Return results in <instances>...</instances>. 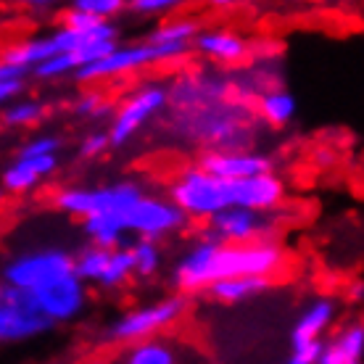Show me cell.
<instances>
[{
	"instance_id": "cell-6",
	"label": "cell",
	"mask_w": 364,
	"mask_h": 364,
	"mask_svg": "<svg viewBox=\"0 0 364 364\" xmlns=\"http://www.w3.org/2000/svg\"><path fill=\"white\" fill-rule=\"evenodd\" d=\"M193 46H159L148 43L146 37L137 43H122L111 55L100 58L98 64H90L74 74V80L82 85L106 82L117 77L143 72L148 66H164V64H180L185 55L191 53Z\"/></svg>"
},
{
	"instance_id": "cell-21",
	"label": "cell",
	"mask_w": 364,
	"mask_h": 364,
	"mask_svg": "<svg viewBox=\"0 0 364 364\" xmlns=\"http://www.w3.org/2000/svg\"><path fill=\"white\" fill-rule=\"evenodd\" d=\"M254 111L256 117L264 122L267 127H288L296 114H299V100L293 95L288 87H282V85H272V87H267L254 103Z\"/></svg>"
},
{
	"instance_id": "cell-5",
	"label": "cell",
	"mask_w": 364,
	"mask_h": 364,
	"mask_svg": "<svg viewBox=\"0 0 364 364\" xmlns=\"http://www.w3.org/2000/svg\"><path fill=\"white\" fill-rule=\"evenodd\" d=\"M146 196V188L135 180H119L111 185H98V188H87V185H66L58 188L53 196V206L61 214L72 219L95 217V214H122L127 219L137 200Z\"/></svg>"
},
{
	"instance_id": "cell-15",
	"label": "cell",
	"mask_w": 364,
	"mask_h": 364,
	"mask_svg": "<svg viewBox=\"0 0 364 364\" xmlns=\"http://www.w3.org/2000/svg\"><path fill=\"white\" fill-rule=\"evenodd\" d=\"M35 299L53 325H69L82 317L87 309V285L74 272L48 285L46 291L35 293Z\"/></svg>"
},
{
	"instance_id": "cell-9",
	"label": "cell",
	"mask_w": 364,
	"mask_h": 364,
	"mask_svg": "<svg viewBox=\"0 0 364 364\" xmlns=\"http://www.w3.org/2000/svg\"><path fill=\"white\" fill-rule=\"evenodd\" d=\"M53 328L55 325L37 304L35 293L18 291L11 285L0 288V341L6 346L29 343L50 333Z\"/></svg>"
},
{
	"instance_id": "cell-19",
	"label": "cell",
	"mask_w": 364,
	"mask_h": 364,
	"mask_svg": "<svg viewBox=\"0 0 364 364\" xmlns=\"http://www.w3.org/2000/svg\"><path fill=\"white\" fill-rule=\"evenodd\" d=\"M58 156H43V159H11L3 174H0V185L9 196H27L35 193L48 177H53L58 169Z\"/></svg>"
},
{
	"instance_id": "cell-7",
	"label": "cell",
	"mask_w": 364,
	"mask_h": 364,
	"mask_svg": "<svg viewBox=\"0 0 364 364\" xmlns=\"http://www.w3.org/2000/svg\"><path fill=\"white\" fill-rule=\"evenodd\" d=\"M166 196L188 214V219L209 222L222 211L232 209L230 182L203 172L200 166H188V169L174 174Z\"/></svg>"
},
{
	"instance_id": "cell-18",
	"label": "cell",
	"mask_w": 364,
	"mask_h": 364,
	"mask_svg": "<svg viewBox=\"0 0 364 364\" xmlns=\"http://www.w3.org/2000/svg\"><path fill=\"white\" fill-rule=\"evenodd\" d=\"M193 50L217 66H240L251 55L246 37L228 27H203L193 40Z\"/></svg>"
},
{
	"instance_id": "cell-35",
	"label": "cell",
	"mask_w": 364,
	"mask_h": 364,
	"mask_svg": "<svg viewBox=\"0 0 364 364\" xmlns=\"http://www.w3.org/2000/svg\"><path fill=\"white\" fill-rule=\"evenodd\" d=\"M319 356H322V343H299L291 346L280 364H319Z\"/></svg>"
},
{
	"instance_id": "cell-20",
	"label": "cell",
	"mask_w": 364,
	"mask_h": 364,
	"mask_svg": "<svg viewBox=\"0 0 364 364\" xmlns=\"http://www.w3.org/2000/svg\"><path fill=\"white\" fill-rule=\"evenodd\" d=\"M319 364H364V319L341 322L325 341Z\"/></svg>"
},
{
	"instance_id": "cell-30",
	"label": "cell",
	"mask_w": 364,
	"mask_h": 364,
	"mask_svg": "<svg viewBox=\"0 0 364 364\" xmlns=\"http://www.w3.org/2000/svg\"><path fill=\"white\" fill-rule=\"evenodd\" d=\"M77 72H80L77 55L66 53V55H55V58H50L46 64H40L35 72H32V77L40 80V82H55V80H64V77H72L74 80Z\"/></svg>"
},
{
	"instance_id": "cell-28",
	"label": "cell",
	"mask_w": 364,
	"mask_h": 364,
	"mask_svg": "<svg viewBox=\"0 0 364 364\" xmlns=\"http://www.w3.org/2000/svg\"><path fill=\"white\" fill-rule=\"evenodd\" d=\"M72 109H74V114H77V117L92 119V122L109 119V124H111V119H114V114H117V106H114V103H111L106 95H100L98 90L82 92L80 98L74 100Z\"/></svg>"
},
{
	"instance_id": "cell-25",
	"label": "cell",
	"mask_w": 364,
	"mask_h": 364,
	"mask_svg": "<svg viewBox=\"0 0 364 364\" xmlns=\"http://www.w3.org/2000/svg\"><path fill=\"white\" fill-rule=\"evenodd\" d=\"M119 364H182V354L177 343L166 341V338H151L143 343L129 346Z\"/></svg>"
},
{
	"instance_id": "cell-3",
	"label": "cell",
	"mask_w": 364,
	"mask_h": 364,
	"mask_svg": "<svg viewBox=\"0 0 364 364\" xmlns=\"http://www.w3.org/2000/svg\"><path fill=\"white\" fill-rule=\"evenodd\" d=\"M66 274H74V254L58 243L16 248L3 262V285L18 291L40 293Z\"/></svg>"
},
{
	"instance_id": "cell-37",
	"label": "cell",
	"mask_w": 364,
	"mask_h": 364,
	"mask_svg": "<svg viewBox=\"0 0 364 364\" xmlns=\"http://www.w3.org/2000/svg\"><path fill=\"white\" fill-rule=\"evenodd\" d=\"M90 364H106V362H90Z\"/></svg>"
},
{
	"instance_id": "cell-33",
	"label": "cell",
	"mask_w": 364,
	"mask_h": 364,
	"mask_svg": "<svg viewBox=\"0 0 364 364\" xmlns=\"http://www.w3.org/2000/svg\"><path fill=\"white\" fill-rule=\"evenodd\" d=\"M69 9L90 14V16L103 18V21H114V16H119L122 11L127 9V3L124 0H74Z\"/></svg>"
},
{
	"instance_id": "cell-17",
	"label": "cell",
	"mask_w": 364,
	"mask_h": 364,
	"mask_svg": "<svg viewBox=\"0 0 364 364\" xmlns=\"http://www.w3.org/2000/svg\"><path fill=\"white\" fill-rule=\"evenodd\" d=\"M230 193H232V206L264 211V214H277L282 209L285 198H288V185L282 182L280 174L274 172L230 182Z\"/></svg>"
},
{
	"instance_id": "cell-8",
	"label": "cell",
	"mask_w": 364,
	"mask_h": 364,
	"mask_svg": "<svg viewBox=\"0 0 364 364\" xmlns=\"http://www.w3.org/2000/svg\"><path fill=\"white\" fill-rule=\"evenodd\" d=\"M164 109H169V85L159 80L140 82L117 103V114L109 124L111 148L127 146L129 140L148 127Z\"/></svg>"
},
{
	"instance_id": "cell-12",
	"label": "cell",
	"mask_w": 364,
	"mask_h": 364,
	"mask_svg": "<svg viewBox=\"0 0 364 364\" xmlns=\"http://www.w3.org/2000/svg\"><path fill=\"white\" fill-rule=\"evenodd\" d=\"M280 222V214H264V211L232 206V209L209 219L203 235L214 237L219 243H230V246H246V243H256V240L277 237Z\"/></svg>"
},
{
	"instance_id": "cell-29",
	"label": "cell",
	"mask_w": 364,
	"mask_h": 364,
	"mask_svg": "<svg viewBox=\"0 0 364 364\" xmlns=\"http://www.w3.org/2000/svg\"><path fill=\"white\" fill-rule=\"evenodd\" d=\"M29 77H32V74L24 72V69H18V66L0 64V103L9 106L14 100L24 98Z\"/></svg>"
},
{
	"instance_id": "cell-32",
	"label": "cell",
	"mask_w": 364,
	"mask_h": 364,
	"mask_svg": "<svg viewBox=\"0 0 364 364\" xmlns=\"http://www.w3.org/2000/svg\"><path fill=\"white\" fill-rule=\"evenodd\" d=\"M180 0H129L127 11H132L140 18H172L174 11H180Z\"/></svg>"
},
{
	"instance_id": "cell-36",
	"label": "cell",
	"mask_w": 364,
	"mask_h": 364,
	"mask_svg": "<svg viewBox=\"0 0 364 364\" xmlns=\"http://www.w3.org/2000/svg\"><path fill=\"white\" fill-rule=\"evenodd\" d=\"M346 299L351 306H362L364 304V280H354L351 285H348Z\"/></svg>"
},
{
	"instance_id": "cell-22",
	"label": "cell",
	"mask_w": 364,
	"mask_h": 364,
	"mask_svg": "<svg viewBox=\"0 0 364 364\" xmlns=\"http://www.w3.org/2000/svg\"><path fill=\"white\" fill-rule=\"evenodd\" d=\"M80 230H82L85 240L98 248H124L129 246L127 237L132 235L127 219L122 214H95V217L85 219Z\"/></svg>"
},
{
	"instance_id": "cell-31",
	"label": "cell",
	"mask_w": 364,
	"mask_h": 364,
	"mask_svg": "<svg viewBox=\"0 0 364 364\" xmlns=\"http://www.w3.org/2000/svg\"><path fill=\"white\" fill-rule=\"evenodd\" d=\"M58 151H61V137L50 135V132H40V135L27 137L14 151V156L16 159H43V156H58Z\"/></svg>"
},
{
	"instance_id": "cell-16",
	"label": "cell",
	"mask_w": 364,
	"mask_h": 364,
	"mask_svg": "<svg viewBox=\"0 0 364 364\" xmlns=\"http://www.w3.org/2000/svg\"><path fill=\"white\" fill-rule=\"evenodd\" d=\"M338 304L336 296H314V299L299 311V317L293 319L291 333H288V343L299 346V343H322L330 336V330L338 325Z\"/></svg>"
},
{
	"instance_id": "cell-14",
	"label": "cell",
	"mask_w": 364,
	"mask_h": 364,
	"mask_svg": "<svg viewBox=\"0 0 364 364\" xmlns=\"http://www.w3.org/2000/svg\"><path fill=\"white\" fill-rule=\"evenodd\" d=\"M196 166L203 172L214 174L219 180L237 182L248 177H262L274 174V159L264 151L254 148H240V151H200Z\"/></svg>"
},
{
	"instance_id": "cell-13",
	"label": "cell",
	"mask_w": 364,
	"mask_h": 364,
	"mask_svg": "<svg viewBox=\"0 0 364 364\" xmlns=\"http://www.w3.org/2000/svg\"><path fill=\"white\" fill-rule=\"evenodd\" d=\"M188 222H191L188 214L169 196H154V193H146L127 214L129 232L140 240H154V243L182 232Z\"/></svg>"
},
{
	"instance_id": "cell-11",
	"label": "cell",
	"mask_w": 364,
	"mask_h": 364,
	"mask_svg": "<svg viewBox=\"0 0 364 364\" xmlns=\"http://www.w3.org/2000/svg\"><path fill=\"white\" fill-rule=\"evenodd\" d=\"M74 272L85 285L100 291H117L135 277V262L129 246L124 248H98L82 246L74 254Z\"/></svg>"
},
{
	"instance_id": "cell-34",
	"label": "cell",
	"mask_w": 364,
	"mask_h": 364,
	"mask_svg": "<svg viewBox=\"0 0 364 364\" xmlns=\"http://www.w3.org/2000/svg\"><path fill=\"white\" fill-rule=\"evenodd\" d=\"M111 148V137L109 129H90L87 135H82L80 146H77V156L85 159V161H92V159H100Z\"/></svg>"
},
{
	"instance_id": "cell-10",
	"label": "cell",
	"mask_w": 364,
	"mask_h": 364,
	"mask_svg": "<svg viewBox=\"0 0 364 364\" xmlns=\"http://www.w3.org/2000/svg\"><path fill=\"white\" fill-rule=\"evenodd\" d=\"M103 27H106V24H103ZM100 29H95V32H100ZM95 32H90V35H95ZM90 35L58 24V27H53L50 32L27 35V37H21V40L9 43V46L3 48V64L18 66V69H24V72L32 74L37 66L55 58V55L77 53V50L87 43Z\"/></svg>"
},
{
	"instance_id": "cell-27",
	"label": "cell",
	"mask_w": 364,
	"mask_h": 364,
	"mask_svg": "<svg viewBox=\"0 0 364 364\" xmlns=\"http://www.w3.org/2000/svg\"><path fill=\"white\" fill-rule=\"evenodd\" d=\"M129 251H132V262H135V277L151 280V277H156V274L161 272V267H164L161 243L135 237V240L129 243Z\"/></svg>"
},
{
	"instance_id": "cell-4",
	"label": "cell",
	"mask_w": 364,
	"mask_h": 364,
	"mask_svg": "<svg viewBox=\"0 0 364 364\" xmlns=\"http://www.w3.org/2000/svg\"><path fill=\"white\" fill-rule=\"evenodd\" d=\"M188 311V296L185 293H166L161 299L137 304L132 309L122 311L111 319L103 338L117 346H135L151 338H159V333L177 325Z\"/></svg>"
},
{
	"instance_id": "cell-26",
	"label": "cell",
	"mask_w": 364,
	"mask_h": 364,
	"mask_svg": "<svg viewBox=\"0 0 364 364\" xmlns=\"http://www.w3.org/2000/svg\"><path fill=\"white\" fill-rule=\"evenodd\" d=\"M48 114V106L40 98H18L3 106V127L6 129H32Z\"/></svg>"
},
{
	"instance_id": "cell-24",
	"label": "cell",
	"mask_w": 364,
	"mask_h": 364,
	"mask_svg": "<svg viewBox=\"0 0 364 364\" xmlns=\"http://www.w3.org/2000/svg\"><path fill=\"white\" fill-rule=\"evenodd\" d=\"M200 29L203 27H200L198 18L180 14V16L159 21L146 35V40L148 43H159V46H193V40L200 35Z\"/></svg>"
},
{
	"instance_id": "cell-23",
	"label": "cell",
	"mask_w": 364,
	"mask_h": 364,
	"mask_svg": "<svg viewBox=\"0 0 364 364\" xmlns=\"http://www.w3.org/2000/svg\"><path fill=\"white\" fill-rule=\"evenodd\" d=\"M274 288V280H267V277H235V280H225L211 285L206 296L217 304H225V306H235V304H246V301H254L259 296H264Z\"/></svg>"
},
{
	"instance_id": "cell-1",
	"label": "cell",
	"mask_w": 364,
	"mask_h": 364,
	"mask_svg": "<svg viewBox=\"0 0 364 364\" xmlns=\"http://www.w3.org/2000/svg\"><path fill=\"white\" fill-rule=\"evenodd\" d=\"M288 267V251L277 237L256 240L246 246L219 243L200 235L185 248L172 264L169 282L177 293H206L211 285L235 277H267L274 280Z\"/></svg>"
},
{
	"instance_id": "cell-2",
	"label": "cell",
	"mask_w": 364,
	"mask_h": 364,
	"mask_svg": "<svg viewBox=\"0 0 364 364\" xmlns=\"http://www.w3.org/2000/svg\"><path fill=\"white\" fill-rule=\"evenodd\" d=\"M172 132L203 151H240L256 135V111L243 98L211 100L188 111H172Z\"/></svg>"
}]
</instances>
